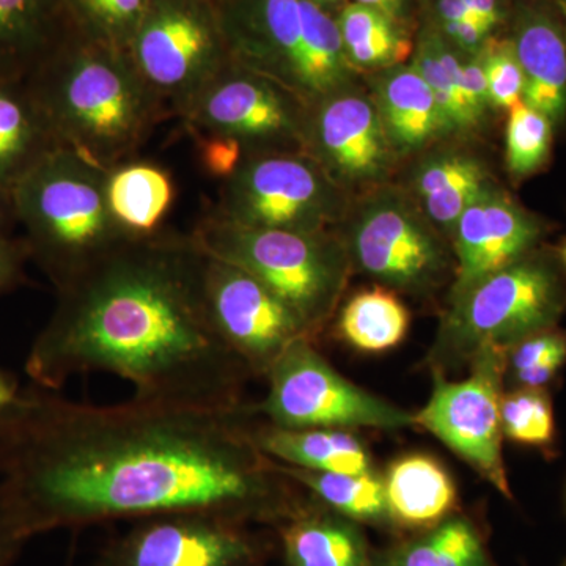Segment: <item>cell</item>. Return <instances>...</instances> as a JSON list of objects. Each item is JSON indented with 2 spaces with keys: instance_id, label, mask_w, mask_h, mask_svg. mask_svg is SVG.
Returning <instances> with one entry per match:
<instances>
[{
  "instance_id": "obj_1",
  "label": "cell",
  "mask_w": 566,
  "mask_h": 566,
  "mask_svg": "<svg viewBox=\"0 0 566 566\" xmlns=\"http://www.w3.org/2000/svg\"><path fill=\"white\" fill-rule=\"evenodd\" d=\"M249 405L25 390L0 415V506L25 539L59 528L214 513L277 526L311 495L264 455Z\"/></svg>"
},
{
  "instance_id": "obj_2",
  "label": "cell",
  "mask_w": 566,
  "mask_h": 566,
  "mask_svg": "<svg viewBox=\"0 0 566 566\" xmlns=\"http://www.w3.org/2000/svg\"><path fill=\"white\" fill-rule=\"evenodd\" d=\"M203 253L191 237L129 240L57 290L25 359L33 385L111 374L136 395L238 406L251 371L216 333L203 297Z\"/></svg>"
},
{
  "instance_id": "obj_3",
  "label": "cell",
  "mask_w": 566,
  "mask_h": 566,
  "mask_svg": "<svg viewBox=\"0 0 566 566\" xmlns=\"http://www.w3.org/2000/svg\"><path fill=\"white\" fill-rule=\"evenodd\" d=\"M25 85L63 147L106 170L132 161L167 114L128 52L74 31Z\"/></svg>"
},
{
  "instance_id": "obj_4",
  "label": "cell",
  "mask_w": 566,
  "mask_h": 566,
  "mask_svg": "<svg viewBox=\"0 0 566 566\" xmlns=\"http://www.w3.org/2000/svg\"><path fill=\"white\" fill-rule=\"evenodd\" d=\"M107 170L71 148L51 153L11 192L29 256L55 290L134 240L107 205Z\"/></svg>"
},
{
  "instance_id": "obj_5",
  "label": "cell",
  "mask_w": 566,
  "mask_h": 566,
  "mask_svg": "<svg viewBox=\"0 0 566 566\" xmlns=\"http://www.w3.org/2000/svg\"><path fill=\"white\" fill-rule=\"evenodd\" d=\"M565 311L560 268L535 249L447 304L427 354L428 367L449 376L468 367L483 346L510 349L528 335L556 327Z\"/></svg>"
},
{
  "instance_id": "obj_6",
  "label": "cell",
  "mask_w": 566,
  "mask_h": 566,
  "mask_svg": "<svg viewBox=\"0 0 566 566\" xmlns=\"http://www.w3.org/2000/svg\"><path fill=\"white\" fill-rule=\"evenodd\" d=\"M191 238L207 255L259 279L314 335L337 314L353 274L348 253L335 232L251 229L208 214Z\"/></svg>"
},
{
  "instance_id": "obj_7",
  "label": "cell",
  "mask_w": 566,
  "mask_h": 566,
  "mask_svg": "<svg viewBox=\"0 0 566 566\" xmlns=\"http://www.w3.org/2000/svg\"><path fill=\"white\" fill-rule=\"evenodd\" d=\"M353 273L398 294L428 300L452 285V244L403 186L387 182L352 199L335 229Z\"/></svg>"
},
{
  "instance_id": "obj_8",
  "label": "cell",
  "mask_w": 566,
  "mask_h": 566,
  "mask_svg": "<svg viewBox=\"0 0 566 566\" xmlns=\"http://www.w3.org/2000/svg\"><path fill=\"white\" fill-rule=\"evenodd\" d=\"M352 197L304 153L248 156L222 181L211 216L251 229L335 232Z\"/></svg>"
},
{
  "instance_id": "obj_9",
  "label": "cell",
  "mask_w": 566,
  "mask_h": 566,
  "mask_svg": "<svg viewBox=\"0 0 566 566\" xmlns=\"http://www.w3.org/2000/svg\"><path fill=\"white\" fill-rule=\"evenodd\" d=\"M266 397L251 406L264 423L286 430L398 431L415 428V415L338 374L312 338L296 342L266 375Z\"/></svg>"
},
{
  "instance_id": "obj_10",
  "label": "cell",
  "mask_w": 566,
  "mask_h": 566,
  "mask_svg": "<svg viewBox=\"0 0 566 566\" xmlns=\"http://www.w3.org/2000/svg\"><path fill=\"white\" fill-rule=\"evenodd\" d=\"M126 52L174 115L232 62L212 0H151Z\"/></svg>"
},
{
  "instance_id": "obj_11",
  "label": "cell",
  "mask_w": 566,
  "mask_h": 566,
  "mask_svg": "<svg viewBox=\"0 0 566 566\" xmlns=\"http://www.w3.org/2000/svg\"><path fill=\"white\" fill-rule=\"evenodd\" d=\"M506 354L509 349L502 346H483L468 365V378L461 381L431 374L433 390L427 405L415 412V428L433 434L499 493L513 501L502 455L501 400Z\"/></svg>"
},
{
  "instance_id": "obj_12",
  "label": "cell",
  "mask_w": 566,
  "mask_h": 566,
  "mask_svg": "<svg viewBox=\"0 0 566 566\" xmlns=\"http://www.w3.org/2000/svg\"><path fill=\"white\" fill-rule=\"evenodd\" d=\"M307 107L275 82L230 62L177 117L189 133L222 134L248 156L303 153Z\"/></svg>"
},
{
  "instance_id": "obj_13",
  "label": "cell",
  "mask_w": 566,
  "mask_h": 566,
  "mask_svg": "<svg viewBox=\"0 0 566 566\" xmlns=\"http://www.w3.org/2000/svg\"><path fill=\"white\" fill-rule=\"evenodd\" d=\"M216 6L233 63L281 85L307 109L331 96L308 44L303 0H221Z\"/></svg>"
},
{
  "instance_id": "obj_14",
  "label": "cell",
  "mask_w": 566,
  "mask_h": 566,
  "mask_svg": "<svg viewBox=\"0 0 566 566\" xmlns=\"http://www.w3.org/2000/svg\"><path fill=\"white\" fill-rule=\"evenodd\" d=\"M202 282L216 333L252 376L266 378L290 346L314 340L301 316L243 268L203 253Z\"/></svg>"
},
{
  "instance_id": "obj_15",
  "label": "cell",
  "mask_w": 566,
  "mask_h": 566,
  "mask_svg": "<svg viewBox=\"0 0 566 566\" xmlns=\"http://www.w3.org/2000/svg\"><path fill=\"white\" fill-rule=\"evenodd\" d=\"M303 153L352 199L392 182L403 163L365 84L308 109Z\"/></svg>"
},
{
  "instance_id": "obj_16",
  "label": "cell",
  "mask_w": 566,
  "mask_h": 566,
  "mask_svg": "<svg viewBox=\"0 0 566 566\" xmlns=\"http://www.w3.org/2000/svg\"><path fill=\"white\" fill-rule=\"evenodd\" d=\"M252 524L214 513H170L136 521L99 566H262Z\"/></svg>"
},
{
  "instance_id": "obj_17",
  "label": "cell",
  "mask_w": 566,
  "mask_h": 566,
  "mask_svg": "<svg viewBox=\"0 0 566 566\" xmlns=\"http://www.w3.org/2000/svg\"><path fill=\"white\" fill-rule=\"evenodd\" d=\"M542 234V222L534 214L524 210L499 182L490 186L465 208L450 237L455 275L447 303L534 252Z\"/></svg>"
},
{
  "instance_id": "obj_18",
  "label": "cell",
  "mask_w": 566,
  "mask_h": 566,
  "mask_svg": "<svg viewBox=\"0 0 566 566\" xmlns=\"http://www.w3.org/2000/svg\"><path fill=\"white\" fill-rule=\"evenodd\" d=\"M412 159L401 186L450 241L465 208L497 181L485 159L469 148V142L444 140Z\"/></svg>"
},
{
  "instance_id": "obj_19",
  "label": "cell",
  "mask_w": 566,
  "mask_h": 566,
  "mask_svg": "<svg viewBox=\"0 0 566 566\" xmlns=\"http://www.w3.org/2000/svg\"><path fill=\"white\" fill-rule=\"evenodd\" d=\"M387 137L401 161L453 140L433 92L411 63L365 74Z\"/></svg>"
},
{
  "instance_id": "obj_20",
  "label": "cell",
  "mask_w": 566,
  "mask_h": 566,
  "mask_svg": "<svg viewBox=\"0 0 566 566\" xmlns=\"http://www.w3.org/2000/svg\"><path fill=\"white\" fill-rule=\"evenodd\" d=\"M516 57L524 74V103L545 114L554 128L566 122V32L551 11L517 7L510 17Z\"/></svg>"
},
{
  "instance_id": "obj_21",
  "label": "cell",
  "mask_w": 566,
  "mask_h": 566,
  "mask_svg": "<svg viewBox=\"0 0 566 566\" xmlns=\"http://www.w3.org/2000/svg\"><path fill=\"white\" fill-rule=\"evenodd\" d=\"M275 528L285 566H375L363 526L312 497Z\"/></svg>"
},
{
  "instance_id": "obj_22",
  "label": "cell",
  "mask_w": 566,
  "mask_h": 566,
  "mask_svg": "<svg viewBox=\"0 0 566 566\" xmlns=\"http://www.w3.org/2000/svg\"><path fill=\"white\" fill-rule=\"evenodd\" d=\"M382 480L390 516L398 531H424L457 512L455 480L438 458L428 453L395 458Z\"/></svg>"
},
{
  "instance_id": "obj_23",
  "label": "cell",
  "mask_w": 566,
  "mask_h": 566,
  "mask_svg": "<svg viewBox=\"0 0 566 566\" xmlns=\"http://www.w3.org/2000/svg\"><path fill=\"white\" fill-rule=\"evenodd\" d=\"M71 31L63 0H0V84L28 81Z\"/></svg>"
},
{
  "instance_id": "obj_24",
  "label": "cell",
  "mask_w": 566,
  "mask_h": 566,
  "mask_svg": "<svg viewBox=\"0 0 566 566\" xmlns=\"http://www.w3.org/2000/svg\"><path fill=\"white\" fill-rule=\"evenodd\" d=\"M62 147L25 82L0 84V189L13 192L33 167Z\"/></svg>"
},
{
  "instance_id": "obj_25",
  "label": "cell",
  "mask_w": 566,
  "mask_h": 566,
  "mask_svg": "<svg viewBox=\"0 0 566 566\" xmlns=\"http://www.w3.org/2000/svg\"><path fill=\"white\" fill-rule=\"evenodd\" d=\"M260 450L277 463L331 474L375 471L367 447L352 431L286 430L270 423L253 424Z\"/></svg>"
},
{
  "instance_id": "obj_26",
  "label": "cell",
  "mask_w": 566,
  "mask_h": 566,
  "mask_svg": "<svg viewBox=\"0 0 566 566\" xmlns=\"http://www.w3.org/2000/svg\"><path fill=\"white\" fill-rule=\"evenodd\" d=\"M106 193L115 221L137 240L159 233L175 200V182L158 164L132 159L107 170Z\"/></svg>"
},
{
  "instance_id": "obj_27",
  "label": "cell",
  "mask_w": 566,
  "mask_h": 566,
  "mask_svg": "<svg viewBox=\"0 0 566 566\" xmlns=\"http://www.w3.org/2000/svg\"><path fill=\"white\" fill-rule=\"evenodd\" d=\"M375 566H494L475 521L452 513L411 538L374 553Z\"/></svg>"
},
{
  "instance_id": "obj_28",
  "label": "cell",
  "mask_w": 566,
  "mask_h": 566,
  "mask_svg": "<svg viewBox=\"0 0 566 566\" xmlns=\"http://www.w3.org/2000/svg\"><path fill=\"white\" fill-rule=\"evenodd\" d=\"M277 464L283 474L326 509L363 527L398 531L387 505L385 480L376 469L365 474H331Z\"/></svg>"
},
{
  "instance_id": "obj_29",
  "label": "cell",
  "mask_w": 566,
  "mask_h": 566,
  "mask_svg": "<svg viewBox=\"0 0 566 566\" xmlns=\"http://www.w3.org/2000/svg\"><path fill=\"white\" fill-rule=\"evenodd\" d=\"M346 57L365 76L411 61L416 40L408 25L381 11L346 2L337 17Z\"/></svg>"
},
{
  "instance_id": "obj_30",
  "label": "cell",
  "mask_w": 566,
  "mask_h": 566,
  "mask_svg": "<svg viewBox=\"0 0 566 566\" xmlns=\"http://www.w3.org/2000/svg\"><path fill=\"white\" fill-rule=\"evenodd\" d=\"M335 334L357 352H389L408 335L411 314L400 294L385 286L363 290L338 307Z\"/></svg>"
},
{
  "instance_id": "obj_31",
  "label": "cell",
  "mask_w": 566,
  "mask_h": 566,
  "mask_svg": "<svg viewBox=\"0 0 566 566\" xmlns=\"http://www.w3.org/2000/svg\"><path fill=\"white\" fill-rule=\"evenodd\" d=\"M151 0H63L71 29L84 39L126 51Z\"/></svg>"
},
{
  "instance_id": "obj_32",
  "label": "cell",
  "mask_w": 566,
  "mask_h": 566,
  "mask_svg": "<svg viewBox=\"0 0 566 566\" xmlns=\"http://www.w3.org/2000/svg\"><path fill=\"white\" fill-rule=\"evenodd\" d=\"M505 167L513 181L542 172L553 150L554 125L542 112L517 103L506 112Z\"/></svg>"
},
{
  "instance_id": "obj_33",
  "label": "cell",
  "mask_w": 566,
  "mask_h": 566,
  "mask_svg": "<svg viewBox=\"0 0 566 566\" xmlns=\"http://www.w3.org/2000/svg\"><path fill=\"white\" fill-rule=\"evenodd\" d=\"M502 433L516 444L547 449L556 441V417L546 389L513 387L502 395Z\"/></svg>"
},
{
  "instance_id": "obj_34",
  "label": "cell",
  "mask_w": 566,
  "mask_h": 566,
  "mask_svg": "<svg viewBox=\"0 0 566 566\" xmlns=\"http://www.w3.org/2000/svg\"><path fill=\"white\" fill-rule=\"evenodd\" d=\"M566 364V331L557 327L528 335L506 354V376L515 387L546 389Z\"/></svg>"
},
{
  "instance_id": "obj_35",
  "label": "cell",
  "mask_w": 566,
  "mask_h": 566,
  "mask_svg": "<svg viewBox=\"0 0 566 566\" xmlns=\"http://www.w3.org/2000/svg\"><path fill=\"white\" fill-rule=\"evenodd\" d=\"M479 59L494 112H509L524 102V74L510 36H491Z\"/></svg>"
},
{
  "instance_id": "obj_36",
  "label": "cell",
  "mask_w": 566,
  "mask_h": 566,
  "mask_svg": "<svg viewBox=\"0 0 566 566\" xmlns=\"http://www.w3.org/2000/svg\"><path fill=\"white\" fill-rule=\"evenodd\" d=\"M192 137L200 166L212 178L226 181L245 159L243 145L232 137L210 133H192Z\"/></svg>"
},
{
  "instance_id": "obj_37",
  "label": "cell",
  "mask_w": 566,
  "mask_h": 566,
  "mask_svg": "<svg viewBox=\"0 0 566 566\" xmlns=\"http://www.w3.org/2000/svg\"><path fill=\"white\" fill-rule=\"evenodd\" d=\"M29 252L24 241H13L0 234V293L14 289L24 277V263Z\"/></svg>"
},
{
  "instance_id": "obj_38",
  "label": "cell",
  "mask_w": 566,
  "mask_h": 566,
  "mask_svg": "<svg viewBox=\"0 0 566 566\" xmlns=\"http://www.w3.org/2000/svg\"><path fill=\"white\" fill-rule=\"evenodd\" d=\"M25 542L28 539L18 532L0 506V566H9Z\"/></svg>"
},
{
  "instance_id": "obj_39",
  "label": "cell",
  "mask_w": 566,
  "mask_h": 566,
  "mask_svg": "<svg viewBox=\"0 0 566 566\" xmlns=\"http://www.w3.org/2000/svg\"><path fill=\"white\" fill-rule=\"evenodd\" d=\"M352 2L381 11L408 28L411 25L412 14L416 10V0H352Z\"/></svg>"
},
{
  "instance_id": "obj_40",
  "label": "cell",
  "mask_w": 566,
  "mask_h": 566,
  "mask_svg": "<svg viewBox=\"0 0 566 566\" xmlns=\"http://www.w3.org/2000/svg\"><path fill=\"white\" fill-rule=\"evenodd\" d=\"M25 390L21 389L17 376L0 368V415L13 408L21 400Z\"/></svg>"
},
{
  "instance_id": "obj_41",
  "label": "cell",
  "mask_w": 566,
  "mask_h": 566,
  "mask_svg": "<svg viewBox=\"0 0 566 566\" xmlns=\"http://www.w3.org/2000/svg\"><path fill=\"white\" fill-rule=\"evenodd\" d=\"M11 222H17L13 197L10 192L0 189V234H7V229H9Z\"/></svg>"
},
{
  "instance_id": "obj_42",
  "label": "cell",
  "mask_w": 566,
  "mask_h": 566,
  "mask_svg": "<svg viewBox=\"0 0 566 566\" xmlns=\"http://www.w3.org/2000/svg\"><path fill=\"white\" fill-rule=\"evenodd\" d=\"M312 2H315L316 6L322 7V9L329 11L333 9L340 10L342 7L345 6L346 0H312Z\"/></svg>"
},
{
  "instance_id": "obj_43",
  "label": "cell",
  "mask_w": 566,
  "mask_h": 566,
  "mask_svg": "<svg viewBox=\"0 0 566 566\" xmlns=\"http://www.w3.org/2000/svg\"><path fill=\"white\" fill-rule=\"evenodd\" d=\"M551 2H553L554 9L557 10L566 32V0H551Z\"/></svg>"
},
{
  "instance_id": "obj_44",
  "label": "cell",
  "mask_w": 566,
  "mask_h": 566,
  "mask_svg": "<svg viewBox=\"0 0 566 566\" xmlns=\"http://www.w3.org/2000/svg\"><path fill=\"white\" fill-rule=\"evenodd\" d=\"M560 260H562V263H564V266L566 270V243H565L564 248H562Z\"/></svg>"
},
{
  "instance_id": "obj_45",
  "label": "cell",
  "mask_w": 566,
  "mask_h": 566,
  "mask_svg": "<svg viewBox=\"0 0 566 566\" xmlns=\"http://www.w3.org/2000/svg\"><path fill=\"white\" fill-rule=\"evenodd\" d=\"M557 566H566V558H564V560H562Z\"/></svg>"
}]
</instances>
